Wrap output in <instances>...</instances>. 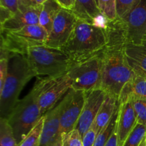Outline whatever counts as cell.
Instances as JSON below:
<instances>
[{
  "instance_id": "6da1fadb",
  "label": "cell",
  "mask_w": 146,
  "mask_h": 146,
  "mask_svg": "<svg viewBox=\"0 0 146 146\" xmlns=\"http://www.w3.org/2000/svg\"><path fill=\"white\" fill-rule=\"evenodd\" d=\"M107 44L106 29L77 18L71 36L61 49L75 64L101 53L105 49Z\"/></svg>"
},
{
  "instance_id": "7a4b0ae2",
  "label": "cell",
  "mask_w": 146,
  "mask_h": 146,
  "mask_svg": "<svg viewBox=\"0 0 146 146\" xmlns=\"http://www.w3.org/2000/svg\"><path fill=\"white\" fill-rule=\"evenodd\" d=\"M53 79L48 77L38 78L31 91L18 101L7 118L18 144L28 135L42 118L38 97Z\"/></svg>"
},
{
  "instance_id": "3957f363",
  "label": "cell",
  "mask_w": 146,
  "mask_h": 146,
  "mask_svg": "<svg viewBox=\"0 0 146 146\" xmlns=\"http://www.w3.org/2000/svg\"><path fill=\"white\" fill-rule=\"evenodd\" d=\"M36 76L26 56L12 54L9 58L8 74L0 90L1 118H7L19 101V96L26 84Z\"/></svg>"
},
{
  "instance_id": "277c9868",
  "label": "cell",
  "mask_w": 146,
  "mask_h": 146,
  "mask_svg": "<svg viewBox=\"0 0 146 146\" xmlns=\"http://www.w3.org/2000/svg\"><path fill=\"white\" fill-rule=\"evenodd\" d=\"M106 31L109 44H142L146 39V0H141L122 18L108 21Z\"/></svg>"
},
{
  "instance_id": "5b68a950",
  "label": "cell",
  "mask_w": 146,
  "mask_h": 146,
  "mask_svg": "<svg viewBox=\"0 0 146 146\" xmlns=\"http://www.w3.org/2000/svg\"><path fill=\"white\" fill-rule=\"evenodd\" d=\"M135 75L128 62L124 47L106 46L103 52L101 88L118 101L125 84Z\"/></svg>"
},
{
  "instance_id": "8992f818",
  "label": "cell",
  "mask_w": 146,
  "mask_h": 146,
  "mask_svg": "<svg viewBox=\"0 0 146 146\" xmlns=\"http://www.w3.org/2000/svg\"><path fill=\"white\" fill-rule=\"evenodd\" d=\"M26 56L36 76L61 78L68 74L74 64L62 49L46 45L30 47Z\"/></svg>"
},
{
  "instance_id": "52a82bcc",
  "label": "cell",
  "mask_w": 146,
  "mask_h": 146,
  "mask_svg": "<svg viewBox=\"0 0 146 146\" xmlns=\"http://www.w3.org/2000/svg\"><path fill=\"white\" fill-rule=\"evenodd\" d=\"M48 32L40 24L27 26L17 31H1L0 54L27 56L30 47L46 45Z\"/></svg>"
},
{
  "instance_id": "ba28073f",
  "label": "cell",
  "mask_w": 146,
  "mask_h": 146,
  "mask_svg": "<svg viewBox=\"0 0 146 146\" xmlns=\"http://www.w3.org/2000/svg\"><path fill=\"white\" fill-rule=\"evenodd\" d=\"M104 51L91 58L73 64L67 74L71 81L72 89L88 93L101 88Z\"/></svg>"
},
{
  "instance_id": "9c48e42d",
  "label": "cell",
  "mask_w": 146,
  "mask_h": 146,
  "mask_svg": "<svg viewBox=\"0 0 146 146\" xmlns=\"http://www.w3.org/2000/svg\"><path fill=\"white\" fill-rule=\"evenodd\" d=\"M86 93L72 88L60 101V131L61 135L75 129L84 108Z\"/></svg>"
},
{
  "instance_id": "30bf717a",
  "label": "cell",
  "mask_w": 146,
  "mask_h": 146,
  "mask_svg": "<svg viewBox=\"0 0 146 146\" xmlns=\"http://www.w3.org/2000/svg\"><path fill=\"white\" fill-rule=\"evenodd\" d=\"M76 21V16L71 10L61 9L54 19L46 45L52 48H62L71 36Z\"/></svg>"
},
{
  "instance_id": "8fae6325",
  "label": "cell",
  "mask_w": 146,
  "mask_h": 146,
  "mask_svg": "<svg viewBox=\"0 0 146 146\" xmlns=\"http://www.w3.org/2000/svg\"><path fill=\"white\" fill-rule=\"evenodd\" d=\"M106 93L101 88H96L86 93L84 108L78 121L76 129L81 136L88 131L95 121L100 108L105 100Z\"/></svg>"
},
{
  "instance_id": "7c38bea8",
  "label": "cell",
  "mask_w": 146,
  "mask_h": 146,
  "mask_svg": "<svg viewBox=\"0 0 146 146\" xmlns=\"http://www.w3.org/2000/svg\"><path fill=\"white\" fill-rule=\"evenodd\" d=\"M71 88V81L67 74L54 78L38 97V104L43 115L56 106L61 97Z\"/></svg>"
},
{
  "instance_id": "4fadbf2b",
  "label": "cell",
  "mask_w": 146,
  "mask_h": 146,
  "mask_svg": "<svg viewBox=\"0 0 146 146\" xmlns=\"http://www.w3.org/2000/svg\"><path fill=\"white\" fill-rule=\"evenodd\" d=\"M60 104L44 114V121L40 138V146H61L60 131Z\"/></svg>"
},
{
  "instance_id": "5bb4252c",
  "label": "cell",
  "mask_w": 146,
  "mask_h": 146,
  "mask_svg": "<svg viewBox=\"0 0 146 146\" xmlns=\"http://www.w3.org/2000/svg\"><path fill=\"white\" fill-rule=\"evenodd\" d=\"M137 124L138 121L132 100L120 104L116 125L118 146L123 145Z\"/></svg>"
},
{
  "instance_id": "9a60e30c",
  "label": "cell",
  "mask_w": 146,
  "mask_h": 146,
  "mask_svg": "<svg viewBox=\"0 0 146 146\" xmlns=\"http://www.w3.org/2000/svg\"><path fill=\"white\" fill-rule=\"evenodd\" d=\"M41 5L19 8L11 19L1 25V31H17L27 26L38 24Z\"/></svg>"
},
{
  "instance_id": "2e32d148",
  "label": "cell",
  "mask_w": 146,
  "mask_h": 146,
  "mask_svg": "<svg viewBox=\"0 0 146 146\" xmlns=\"http://www.w3.org/2000/svg\"><path fill=\"white\" fill-rule=\"evenodd\" d=\"M124 52L134 73L146 77V39L140 45L127 44Z\"/></svg>"
},
{
  "instance_id": "e0dca14e",
  "label": "cell",
  "mask_w": 146,
  "mask_h": 146,
  "mask_svg": "<svg viewBox=\"0 0 146 146\" xmlns=\"http://www.w3.org/2000/svg\"><path fill=\"white\" fill-rule=\"evenodd\" d=\"M133 99H146V77L135 74L121 93L120 104Z\"/></svg>"
},
{
  "instance_id": "ac0fdd59",
  "label": "cell",
  "mask_w": 146,
  "mask_h": 146,
  "mask_svg": "<svg viewBox=\"0 0 146 146\" xmlns=\"http://www.w3.org/2000/svg\"><path fill=\"white\" fill-rule=\"evenodd\" d=\"M118 105H119V102L116 98L106 94L105 100L94 123L98 129V133L101 132L104 128L108 125L111 118L113 116Z\"/></svg>"
},
{
  "instance_id": "d6986e66",
  "label": "cell",
  "mask_w": 146,
  "mask_h": 146,
  "mask_svg": "<svg viewBox=\"0 0 146 146\" xmlns=\"http://www.w3.org/2000/svg\"><path fill=\"white\" fill-rule=\"evenodd\" d=\"M72 11L78 19L91 23L101 14L96 0H75Z\"/></svg>"
},
{
  "instance_id": "ffe728a7",
  "label": "cell",
  "mask_w": 146,
  "mask_h": 146,
  "mask_svg": "<svg viewBox=\"0 0 146 146\" xmlns=\"http://www.w3.org/2000/svg\"><path fill=\"white\" fill-rule=\"evenodd\" d=\"M62 9L56 0H47L41 4V9L38 17V24L48 32L51 31L53 23L57 14Z\"/></svg>"
},
{
  "instance_id": "44dd1931",
  "label": "cell",
  "mask_w": 146,
  "mask_h": 146,
  "mask_svg": "<svg viewBox=\"0 0 146 146\" xmlns=\"http://www.w3.org/2000/svg\"><path fill=\"white\" fill-rule=\"evenodd\" d=\"M0 146H19L7 118H0Z\"/></svg>"
},
{
  "instance_id": "7402d4cb",
  "label": "cell",
  "mask_w": 146,
  "mask_h": 146,
  "mask_svg": "<svg viewBox=\"0 0 146 146\" xmlns=\"http://www.w3.org/2000/svg\"><path fill=\"white\" fill-rule=\"evenodd\" d=\"M119 106L120 104L118 105V108L115 110V113H114L113 116L111 118V121L108 124V125L106 128H104L101 132L98 133L95 143L94 144V146H105L106 144L107 143L110 137H111V135H112V133L115 131V128H116L118 111H119Z\"/></svg>"
},
{
  "instance_id": "603a6c76",
  "label": "cell",
  "mask_w": 146,
  "mask_h": 146,
  "mask_svg": "<svg viewBox=\"0 0 146 146\" xmlns=\"http://www.w3.org/2000/svg\"><path fill=\"white\" fill-rule=\"evenodd\" d=\"M44 116L36 125L32 131L28 134L27 137L19 144V146H40V138L44 125Z\"/></svg>"
},
{
  "instance_id": "cb8c5ba5",
  "label": "cell",
  "mask_w": 146,
  "mask_h": 146,
  "mask_svg": "<svg viewBox=\"0 0 146 146\" xmlns=\"http://www.w3.org/2000/svg\"><path fill=\"white\" fill-rule=\"evenodd\" d=\"M98 7L108 21H113L117 19L116 0H98Z\"/></svg>"
},
{
  "instance_id": "d4e9b609",
  "label": "cell",
  "mask_w": 146,
  "mask_h": 146,
  "mask_svg": "<svg viewBox=\"0 0 146 146\" xmlns=\"http://www.w3.org/2000/svg\"><path fill=\"white\" fill-rule=\"evenodd\" d=\"M146 137V127L138 123L123 146H140Z\"/></svg>"
},
{
  "instance_id": "484cf974",
  "label": "cell",
  "mask_w": 146,
  "mask_h": 146,
  "mask_svg": "<svg viewBox=\"0 0 146 146\" xmlns=\"http://www.w3.org/2000/svg\"><path fill=\"white\" fill-rule=\"evenodd\" d=\"M61 146H84L83 137L75 128L62 135Z\"/></svg>"
},
{
  "instance_id": "4316f807",
  "label": "cell",
  "mask_w": 146,
  "mask_h": 146,
  "mask_svg": "<svg viewBox=\"0 0 146 146\" xmlns=\"http://www.w3.org/2000/svg\"><path fill=\"white\" fill-rule=\"evenodd\" d=\"M132 101L138 123L146 127V99H133Z\"/></svg>"
},
{
  "instance_id": "83f0119b",
  "label": "cell",
  "mask_w": 146,
  "mask_h": 146,
  "mask_svg": "<svg viewBox=\"0 0 146 146\" xmlns=\"http://www.w3.org/2000/svg\"><path fill=\"white\" fill-rule=\"evenodd\" d=\"M141 0H116L117 19L123 17Z\"/></svg>"
},
{
  "instance_id": "f1b7e54d",
  "label": "cell",
  "mask_w": 146,
  "mask_h": 146,
  "mask_svg": "<svg viewBox=\"0 0 146 146\" xmlns=\"http://www.w3.org/2000/svg\"><path fill=\"white\" fill-rule=\"evenodd\" d=\"M98 134V129H97L96 126L94 125V123H93L91 128L83 136V145L84 146H94Z\"/></svg>"
},
{
  "instance_id": "f546056e",
  "label": "cell",
  "mask_w": 146,
  "mask_h": 146,
  "mask_svg": "<svg viewBox=\"0 0 146 146\" xmlns=\"http://www.w3.org/2000/svg\"><path fill=\"white\" fill-rule=\"evenodd\" d=\"M9 58L7 57H0V90L4 86L8 74Z\"/></svg>"
},
{
  "instance_id": "4dcf8cb0",
  "label": "cell",
  "mask_w": 146,
  "mask_h": 146,
  "mask_svg": "<svg viewBox=\"0 0 146 146\" xmlns=\"http://www.w3.org/2000/svg\"><path fill=\"white\" fill-rule=\"evenodd\" d=\"M14 13H13L8 8L0 5V22H1V25L5 23L7 21H8L9 19H11L14 16Z\"/></svg>"
},
{
  "instance_id": "1f68e13d",
  "label": "cell",
  "mask_w": 146,
  "mask_h": 146,
  "mask_svg": "<svg viewBox=\"0 0 146 146\" xmlns=\"http://www.w3.org/2000/svg\"><path fill=\"white\" fill-rule=\"evenodd\" d=\"M0 5L7 7L14 14L19 9L18 0H0Z\"/></svg>"
},
{
  "instance_id": "d6a6232c",
  "label": "cell",
  "mask_w": 146,
  "mask_h": 146,
  "mask_svg": "<svg viewBox=\"0 0 146 146\" xmlns=\"http://www.w3.org/2000/svg\"><path fill=\"white\" fill-rule=\"evenodd\" d=\"M61 7L72 11L75 6V0H56Z\"/></svg>"
},
{
  "instance_id": "836d02e7",
  "label": "cell",
  "mask_w": 146,
  "mask_h": 146,
  "mask_svg": "<svg viewBox=\"0 0 146 146\" xmlns=\"http://www.w3.org/2000/svg\"><path fill=\"white\" fill-rule=\"evenodd\" d=\"M105 146H118V135H117L116 128H115V131H113L112 135H111L109 140H108V142H107V143L106 144Z\"/></svg>"
},
{
  "instance_id": "e575fe53",
  "label": "cell",
  "mask_w": 146,
  "mask_h": 146,
  "mask_svg": "<svg viewBox=\"0 0 146 146\" xmlns=\"http://www.w3.org/2000/svg\"><path fill=\"white\" fill-rule=\"evenodd\" d=\"M18 4L19 8H26L38 5L34 0H18Z\"/></svg>"
},
{
  "instance_id": "d590c367",
  "label": "cell",
  "mask_w": 146,
  "mask_h": 146,
  "mask_svg": "<svg viewBox=\"0 0 146 146\" xmlns=\"http://www.w3.org/2000/svg\"><path fill=\"white\" fill-rule=\"evenodd\" d=\"M34 1L36 3V4H38V5H41V4H44V3L46 1H47V0H34Z\"/></svg>"
},
{
  "instance_id": "8d00e7d4",
  "label": "cell",
  "mask_w": 146,
  "mask_h": 146,
  "mask_svg": "<svg viewBox=\"0 0 146 146\" xmlns=\"http://www.w3.org/2000/svg\"><path fill=\"white\" fill-rule=\"evenodd\" d=\"M140 146H146V137L145 138H144L143 141H142V143H141Z\"/></svg>"
},
{
  "instance_id": "74e56055",
  "label": "cell",
  "mask_w": 146,
  "mask_h": 146,
  "mask_svg": "<svg viewBox=\"0 0 146 146\" xmlns=\"http://www.w3.org/2000/svg\"><path fill=\"white\" fill-rule=\"evenodd\" d=\"M96 3L98 2V0H96ZM97 5H98V4H97Z\"/></svg>"
}]
</instances>
